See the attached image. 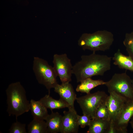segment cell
Returning <instances> with one entry per match:
<instances>
[{"label":"cell","mask_w":133,"mask_h":133,"mask_svg":"<svg viewBox=\"0 0 133 133\" xmlns=\"http://www.w3.org/2000/svg\"><path fill=\"white\" fill-rule=\"evenodd\" d=\"M7 108L9 116L17 117L30 110V102L27 100L25 90L19 82L10 84L6 90Z\"/></svg>","instance_id":"2"},{"label":"cell","mask_w":133,"mask_h":133,"mask_svg":"<svg viewBox=\"0 0 133 133\" xmlns=\"http://www.w3.org/2000/svg\"><path fill=\"white\" fill-rule=\"evenodd\" d=\"M132 86H133V79H132Z\"/></svg>","instance_id":"24"},{"label":"cell","mask_w":133,"mask_h":133,"mask_svg":"<svg viewBox=\"0 0 133 133\" xmlns=\"http://www.w3.org/2000/svg\"><path fill=\"white\" fill-rule=\"evenodd\" d=\"M28 133H47V126L44 120L33 118L28 126Z\"/></svg>","instance_id":"18"},{"label":"cell","mask_w":133,"mask_h":133,"mask_svg":"<svg viewBox=\"0 0 133 133\" xmlns=\"http://www.w3.org/2000/svg\"><path fill=\"white\" fill-rule=\"evenodd\" d=\"M105 102L101 104L98 107L94 118L109 120V111Z\"/></svg>","instance_id":"20"},{"label":"cell","mask_w":133,"mask_h":133,"mask_svg":"<svg viewBox=\"0 0 133 133\" xmlns=\"http://www.w3.org/2000/svg\"><path fill=\"white\" fill-rule=\"evenodd\" d=\"M62 133H77L79 126L78 123V115L75 109H69L63 112Z\"/></svg>","instance_id":"10"},{"label":"cell","mask_w":133,"mask_h":133,"mask_svg":"<svg viewBox=\"0 0 133 133\" xmlns=\"http://www.w3.org/2000/svg\"><path fill=\"white\" fill-rule=\"evenodd\" d=\"M133 116V99H128L118 116L113 122H110L116 133H127L129 123Z\"/></svg>","instance_id":"8"},{"label":"cell","mask_w":133,"mask_h":133,"mask_svg":"<svg viewBox=\"0 0 133 133\" xmlns=\"http://www.w3.org/2000/svg\"><path fill=\"white\" fill-rule=\"evenodd\" d=\"M10 133H27L26 124L22 123L17 120L12 125L9 130Z\"/></svg>","instance_id":"21"},{"label":"cell","mask_w":133,"mask_h":133,"mask_svg":"<svg viewBox=\"0 0 133 133\" xmlns=\"http://www.w3.org/2000/svg\"><path fill=\"white\" fill-rule=\"evenodd\" d=\"M123 44L129 56L133 60V31L126 34Z\"/></svg>","instance_id":"19"},{"label":"cell","mask_w":133,"mask_h":133,"mask_svg":"<svg viewBox=\"0 0 133 133\" xmlns=\"http://www.w3.org/2000/svg\"><path fill=\"white\" fill-rule=\"evenodd\" d=\"M33 69L38 83L44 86L50 94L51 89L58 83L57 76L53 67L45 60L34 57Z\"/></svg>","instance_id":"4"},{"label":"cell","mask_w":133,"mask_h":133,"mask_svg":"<svg viewBox=\"0 0 133 133\" xmlns=\"http://www.w3.org/2000/svg\"><path fill=\"white\" fill-rule=\"evenodd\" d=\"M52 62L53 67L62 83L71 82L73 66L67 55L66 53L55 54Z\"/></svg>","instance_id":"7"},{"label":"cell","mask_w":133,"mask_h":133,"mask_svg":"<svg viewBox=\"0 0 133 133\" xmlns=\"http://www.w3.org/2000/svg\"><path fill=\"white\" fill-rule=\"evenodd\" d=\"M91 118L86 115L83 114L82 116L78 115V123L79 126L82 128L89 126L91 120Z\"/></svg>","instance_id":"22"},{"label":"cell","mask_w":133,"mask_h":133,"mask_svg":"<svg viewBox=\"0 0 133 133\" xmlns=\"http://www.w3.org/2000/svg\"><path fill=\"white\" fill-rule=\"evenodd\" d=\"M81 60L72 66V73L77 82L95 76H103L110 69L112 57L106 55L93 52L87 55H83Z\"/></svg>","instance_id":"1"},{"label":"cell","mask_w":133,"mask_h":133,"mask_svg":"<svg viewBox=\"0 0 133 133\" xmlns=\"http://www.w3.org/2000/svg\"><path fill=\"white\" fill-rule=\"evenodd\" d=\"M132 79L126 72L115 73L104 85L107 87L109 93L115 92L129 99H133Z\"/></svg>","instance_id":"5"},{"label":"cell","mask_w":133,"mask_h":133,"mask_svg":"<svg viewBox=\"0 0 133 133\" xmlns=\"http://www.w3.org/2000/svg\"><path fill=\"white\" fill-rule=\"evenodd\" d=\"M50 114H49L46 119L48 133H62L63 116L58 112L51 110Z\"/></svg>","instance_id":"12"},{"label":"cell","mask_w":133,"mask_h":133,"mask_svg":"<svg viewBox=\"0 0 133 133\" xmlns=\"http://www.w3.org/2000/svg\"><path fill=\"white\" fill-rule=\"evenodd\" d=\"M114 40L111 32L106 30L99 31L92 33H83L78 40V44L83 50H89L96 53L109 50Z\"/></svg>","instance_id":"3"},{"label":"cell","mask_w":133,"mask_h":133,"mask_svg":"<svg viewBox=\"0 0 133 133\" xmlns=\"http://www.w3.org/2000/svg\"><path fill=\"white\" fill-rule=\"evenodd\" d=\"M47 109L39 100L30 101V110L33 118L45 120L49 115Z\"/></svg>","instance_id":"15"},{"label":"cell","mask_w":133,"mask_h":133,"mask_svg":"<svg viewBox=\"0 0 133 133\" xmlns=\"http://www.w3.org/2000/svg\"><path fill=\"white\" fill-rule=\"evenodd\" d=\"M108 96L104 91H98L93 93H90L84 96L77 97L76 100L83 114L89 116L93 119L95 117L98 108L101 104L105 102Z\"/></svg>","instance_id":"6"},{"label":"cell","mask_w":133,"mask_h":133,"mask_svg":"<svg viewBox=\"0 0 133 133\" xmlns=\"http://www.w3.org/2000/svg\"><path fill=\"white\" fill-rule=\"evenodd\" d=\"M54 91L59 95L60 98L66 102L69 106V109H75L74 103L77 98L72 85L69 83H58L54 88Z\"/></svg>","instance_id":"11"},{"label":"cell","mask_w":133,"mask_h":133,"mask_svg":"<svg viewBox=\"0 0 133 133\" xmlns=\"http://www.w3.org/2000/svg\"><path fill=\"white\" fill-rule=\"evenodd\" d=\"M76 89L77 92L90 93L91 90L95 87L100 85H104L105 82L101 80H94L91 78H86L80 82Z\"/></svg>","instance_id":"17"},{"label":"cell","mask_w":133,"mask_h":133,"mask_svg":"<svg viewBox=\"0 0 133 133\" xmlns=\"http://www.w3.org/2000/svg\"><path fill=\"white\" fill-rule=\"evenodd\" d=\"M129 123L131 124L132 129H133V116L131 118Z\"/></svg>","instance_id":"23"},{"label":"cell","mask_w":133,"mask_h":133,"mask_svg":"<svg viewBox=\"0 0 133 133\" xmlns=\"http://www.w3.org/2000/svg\"><path fill=\"white\" fill-rule=\"evenodd\" d=\"M110 125L109 120L92 119L87 133H108Z\"/></svg>","instance_id":"13"},{"label":"cell","mask_w":133,"mask_h":133,"mask_svg":"<svg viewBox=\"0 0 133 133\" xmlns=\"http://www.w3.org/2000/svg\"><path fill=\"white\" fill-rule=\"evenodd\" d=\"M39 101L47 108L51 110L69 107L67 103L63 100L60 98L59 100H55L51 97L50 94L46 95Z\"/></svg>","instance_id":"16"},{"label":"cell","mask_w":133,"mask_h":133,"mask_svg":"<svg viewBox=\"0 0 133 133\" xmlns=\"http://www.w3.org/2000/svg\"><path fill=\"white\" fill-rule=\"evenodd\" d=\"M112 59L113 64L120 68L133 72V60L129 56L123 54L119 49L114 54Z\"/></svg>","instance_id":"14"},{"label":"cell","mask_w":133,"mask_h":133,"mask_svg":"<svg viewBox=\"0 0 133 133\" xmlns=\"http://www.w3.org/2000/svg\"><path fill=\"white\" fill-rule=\"evenodd\" d=\"M128 99L115 92L109 93L105 103L111 122H114L117 119Z\"/></svg>","instance_id":"9"}]
</instances>
